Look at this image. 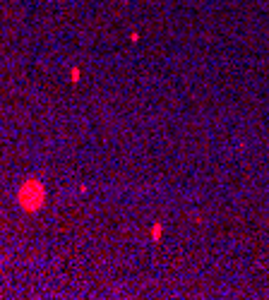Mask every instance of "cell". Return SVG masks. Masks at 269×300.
Here are the masks:
<instances>
[{"mask_svg": "<svg viewBox=\"0 0 269 300\" xmlns=\"http://www.w3.org/2000/svg\"><path fill=\"white\" fill-rule=\"evenodd\" d=\"M151 240H161V224H154V228H151Z\"/></svg>", "mask_w": 269, "mask_h": 300, "instance_id": "2", "label": "cell"}, {"mask_svg": "<svg viewBox=\"0 0 269 300\" xmlns=\"http://www.w3.org/2000/svg\"><path fill=\"white\" fill-rule=\"evenodd\" d=\"M46 204V185L39 178H27L17 188V207L27 214H36Z\"/></svg>", "mask_w": 269, "mask_h": 300, "instance_id": "1", "label": "cell"}, {"mask_svg": "<svg viewBox=\"0 0 269 300\" xmlns=\"http://www.w3.org/2000/svg\"><path fill=\"white\" fill-rule=\"evenodd\" d=\"M70 79H72V82H80V68H72V72H70Z\"/></svg>", "mask_w": 269, "mask_h": 300, "instance_id": "3", "label": "cell"}]
</instances>
